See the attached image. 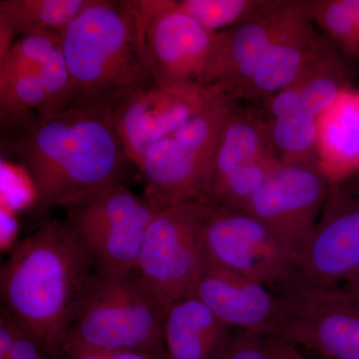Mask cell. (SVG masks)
Wrapping results in <instances>:
<instances>
[{
	"mask_svg": "<svg viewBox=\"0 0 359 359\" xmlns=\"http://www.w3.org/2000/svg\"><path fill=\"white\" fill-rule=\"evenodd\" d=\"M238 102L219 86L199 113L146 153L138 170L147 199L160 208L208 202L222 133Z\"/></svg>",
	"mask_w": 359,
	"mask_h": 359,
	"instance_id": "4",
	"label": "cell"
},
{
	"mask_svg": "<svg viewBox=\"0 0 359 359\" xmlns=\"http://www.w3.org/2000/svg\"><path fill=\"white\" fill-rule=\"evenodd\" d=\"M264 337L252 332L235 330L224 359H264Z\"/></svg>",
	"mask_w": 359,
	"mask_h": 359,
	"instance_id": "30",
	"label": "cell"
},
{
	"mask_svg": "<svg viewBox=\"0 0 359 359\" xmlns=\"http://www.w3.org/2000/svg\"><path fill=\"white\" fill-rule=\"evenodd\" d=\"M314 26L309 0H289L256 73L233 97L262 103L294 84L316 46Z\"/></svg>",
	"mask_w": 359,
	"mask_h": 359,
	"instance_id": "14",
	"label": "cell"
},
{
	"mask_svg": "<svg viewBox=\"0 0 359 359\" xmlns=\"http://www.w3.org/2000/svg\"><path fill=\"white\" fill-rule=\"evenodd\" d=\"M299 347L276 337H264V359H302Z\"/></svg>",
	"mask_w": 359,
	"mask_h": 359,
	"instance_id": "31",
	"label": "cell"
},
{
	"mask_svg": "<svg viewBox=\"0 0 359 359\" xmlns=\"http://www.w3.org/2000/svg\"><path fill=\"white\" fill-rule=\"evenodd\" d=\"M194 295L233 330L263 337L280 335L282 308L268 285L208 266Z\"/></svg>",
	"mask_w": 359,
	"mask_h": 359,
	"instance_id": "16",
	"label": "cell"
},
{
	"mask_svg": "<svg viewBox=\"0 0 359 359\" xmlns=\"http://www.w3.org/2000/svg\"><path fill=\"white\" fill-rule=\"evenodd\" d=\"M61 44V37L52 34L22 35L0 58V81L40 73L47 60Z\"/></svg>",
	"mask_w": 359,
	"mask_h": 359,
	"instance_id": "26",
	"label": "cell"
},
{
	"mask_svg": "<svg viewBox=\"0 0 359 359\" xmlns=\"http://www.w3.org/2000/svg\"><path fill=\"white\" fill-rule=\"evenodd\" d=\"M287 4L289 0H268L247 20L216 33L199 83L218 85L233 97L256 73Z\"/></svg>",
	"mask_w": 359,
	"mask_h": 359,
	"instance_id": "15",
	"label": "cell"
},
{
	"mask_svg": "<svg viewBox=\"0 0 359 359\" xmlns=\"http://www.w3.org/2000/svg\"><path fill=\"white\" fill-rule=\"evenodd\" d=\"M268 123L271 144L280 162L321 165L320 118L297 113Z\"/></svg>",
	"mask_w": 359,
	"mask_h": 359,
	"instance_id": "22",
	"label": "cell"
},
{
	"mask_svg": "<svg viewBox=\"0 0 359 359\" xmlns=\"http://www.w3.org/2000/svg\"><path fill=\"white\" fill-rule=\"evenodd\" d=\"M332 180L320 164L282 163L245 212L266 224L302 257L313 237Z\"/></svg>",
	"mask_w": 359,
	"mask_h": 359,
	"instance_id": "11",
	"label": "cell"
},
{
	"mask_svg": "<svg viewBox=\"0 0 359 359\" xmlns=\"http://www.w3.org/2000/svg\"><path fill=\"white\" fill-rule=\"evenodd\" d=\"M235 330L196 295L180 299L167 309L163 323L168 358L219 359Z\"/></svg>",
	"mask_w": 359,
	"mask_h": 359,
	"instance_id": "18",
	"label": "cell"
},
{
	"mask_svg": "<svg viewBox=\"0 0 359 359\" xmlns=\"http://www.w3.org/2000/svg\"><path fill=\"white\" fill-rule=\"evenodd\" d=\"M63 353L69 359H111V353L76 341H66Z\"/></svg>",
	"mask_w": 359,
	"mask_h": 359,
	"instance_id": "32",
	"label": "cell"
},
{
	"mask_svg": "<svg viewBox=\"0 0 359 359\" xmlns=\"http://www.w3.org/2000/svg\"><path fill=\"white\" fill-rule=\"evenodd\" d=\"M41 78L48 97V115L67 109L72 96L73 83L62 43L47 60L41 71Z\"/></svg>",
	"mask_w": 359,
	"mask_h": 359,
	"instance_id": "28",
	"label": "cell"
},
{
	"mask_svg": "<svg viewBox=\"0 0 359 359\" xmlns=\"http://www.w3.org/2000/svg\"><path fill=\"white\" fill-rule=\"evenodd\" d=\"M202 240L208 266L269 287L299 273V252L248 212L205 202Z\"/></svg>",
	"mask_w": 359,
	"mask_h": 359,
	"instance_id": "9",
	"label": "cell"
},
{
	"mask_svg": "<svg viewBox=\"0 0 359 359\" xmlns=\"http://www.w3.org/2000/svg\"><path fill=\"white\" fill-rule=\"evenodd\" d=\"M302 359H309V358H306V356H304V358H302Z\"/></svg>",
	"mask_w": 359,
	"mask_h": 359,
	"instance_id": "38",
	"label": "cell"
},
{
	"mask_svg": "<svg viewBox=\"0 0 359 359\" xmlns=\"http://www.w3.org/2000/svg\"><path fill=\"white\" fill-rule=\"evenodd\" d=\"M44 349L4 306L0 309V359H46Z\"/></svg>",
	"mask_w": 359,
	"mask_h": 359,
	"instance_id": "29",
	"label": "cell"
},
{
	"mask_svg": "<svg viewBox=\"0 0 359 359\" xmlns=\"http://www.w3.org/2000/svg\"><path fill=\"white\" fill-rule=\"evenodd\" d=\"M314 25L342 55L359 65V23L346 0H309Z\"/></svg>",
	"mask_w": 359,
	"mask_h": 359,
	"instance_id": "24",
	"label": "cell"
},
{
	"mask_svg": "<svg viewBox=\"0 0 359 359\" xmlns=\"http://www.w3.org/2000/svg\"><path fill=\"white\" fill-rule=\"evenodd\" d=\"M166 311L136 273L112 276L94 271L66 341L108 353L144 351L167 355L163 337Z\"/></svg>",
	"mask_w": 359,
	"mask_h": 359,
	"instance_id": "5",
	"label": "cell"
},
{
	"mask_svg": "<svg viewBox=\"0 0 359 359\" xmlns=\"http://www.w3.org/2000/svg\"><path fill=\"white\" fill-rule=\"evenodd\" d=\"M94 271L88 252L65 222H45L2 264V306L45 353L58 355Z\"/></svg>",
	"mask_w": 359,
	"mask_h": 359,
	"instance_id": "2",
	"label": "cell"
},
{
	"mask_svg": "<svg viewBox=\"0 0 359 359\" xmlns=\"http://www.w3.org/2000/svg\"><path fill=\"white\" fill-rule=\"evenodd\" d=\"M268 0H177V4L208 32L218 33L247 20Z\"/></svg>",
	"mask_w": 359,
	"mask_h": 359,
	"instance_id": "25",
	"label": "cell"
},
{
	"mask_svg": "<svg viewBox=\"0 0 359 359\" xmlns=\"http://www.w3.org/2000/svg\"><path fill=\"white\" fill-rule=\"evenodd\" d=\"M282 162L276 154L264 156L254 162L238 167L224 178L212 184L208 202L245 212L255 195L273 176Z\"/></svg>",
	"mask_w": 359,
	"mask_h": 359,
	"instance_id": "23",
	"label": "cell"
},
{
	"mask_svg": "<svg viewBox=\"0 0 359 359\" xmlns=\"http://www.w3.org/2000/svg\"><path fill=\"white\" fill-rule=\"evenodd\" d=\"M358 266L359 189L346 180H335L302 252L297 276L311 283L339 285Z\"/></svg>",
	"mask_w": 359,
	"mask_h": 359,
	"instance_id": "13",
	"label": "cell"
},
{
	"mask_svg": "<svg viewBox=\"0 0 359 359\" xmlns=\"http://www.w3.org/2000/svg\"><path fill=\"white\" fill-rule=\"evenodd\" d=\"M0 150L25 170L42 209L124 184L131 165L112 115L96 109L0 115Z\"/></svg>",
	"mask_w": 359,
	"mask_h": 359,
	"instance_id": "1",
	"label": "cell"
},
{
	"mask_svg": "<svg viewBox=\"0 0 359 359\" xmlns=\"http://www.w3.org/2000/svg\"><path fill=\"white\" fill-rule=\"evenodd\" d=\"M91 0H0V58L22 35L62 37Z\"/></svg>",
	"mask_w": 359,
	"mask_h": 359,
	"instance_id": "19",
	"label": "cell"
},
{
	"mask_svg": "<svg viewBox=\"0 0 359 359\" xmlns=\"http://www.w3.org/2000/svg\"><path fill=\"white\" fill-rule=\"evenodd\" d=\"M340 285L347 292L359 299V266Z\"/></svg>",
	"mask_w": 359,
	"mask_h": 359,
	"instance_id": "34",
	"label": "cell"
},
{
	"mask_svg": "<svg viewBox=\"0 0 359 359\" xmlns=\"http://www.w3.org/2000/svg\"><path fill=\"white\" fill-rule=\"evenodd\" d=\"M205 202L161 209L149 224L135 273L169 308L195 294L208 266L202 240Z\"/></svg>",
	"mask_w": 359,
	"mask_h": 359,
	"instance_id": "7",
	"label": "cell"
},
{
	"mask_svg": "<svg viewBox=\"0 0 359 359\" xmlns=\"http://www.w3.org/2000/svg\"><path fill=\"white\" fill-rule=\"evenodd\" d=\"M271 289L282 308L278 337L325 359H359L358 297L297 275Z\"/></svg>",
	"mask_w": 359,
	"mask_h": 359,
	"instance_id": "8",
	"label": "cell"
},
{
	"mask_svg": "<svg viewBox=\"0 0 359 359\" xmlns=\"http://www.w3.org/2000/svg\"><path fill=\"white\" fill-rule=\"evenodd\" d=\"M224 353H226V351H224ZM224 353L223 355H222L221 358H219V359H224Z\"/></svg>",
	"mask_w": 359,
	"mask_h": 359,
	"instance_id": "37",
	"label": "cell"
},
{
	"mask_svg": "<svg viewBox=\"0 0 359 359\" xmlns=\"http://www.w3.org/2000/svg\"><path fill=\"white\" fill-rule=\"evenodd\" d=\"M320 152L323 163H334L337 179L359 171V92L349 90L320 117Z\"/></svg>",
	"mask_w": 359,
	"mask_h": 359,
	"instance_id": "21",
	"label": "cell"
},
{
	"mask_svg": "<svg viewBox=\"0 0 359 359\" xmlns=\"http://www.w3.org/2000/svg\"><path fill=\"white\" fill-rule=\"evenodd\" d=\"M61 43L73 83L68 108L113 115L155 85L143 22L132 0H91L66 28Z\"/></svg>",
	"mask_w": 359,
	"mask_h": 359,
	"instance_id": "3",
	"label": "cell"
},
{
	"mask_svg": "<svg viewBox=\"0 0 359 359\" xmlns=\"http://www.w3.org/2000/svg\"><path fill=\"white\" fill-rule=\"evenodd\" d=\"M347 58L325 35L316 46L294 83L264 101L266 119L306 113L320 118L351 90L353 74Z\"/></svg>",
	"mask_w": 359,
	"mask_h": 359,
	"instance_id": "17",
	"label": "cell"
},
{
	"mask_svg": "<svg viewBox=\"0 0 359 359\" xmlns=\"http://www.w3.org/2000/svg\"><path fill=\"white\" fill-rule=\"evenodd\" d=\"M140 14L145 56L155 85L199 83L216 33L208 32L177 0H132Z\"/></svg>",
	"mask_w": 359,
	"mask_h": 359,
	"instance_id": "10",
	"label": "cell"
},
{
	"mask_svg": "<svg viewBox=\"0 0 359 359\" xmlns=\"http://www.w3.org/2000/svg\"><path fill=\"white\" fill-rule=\"evenodd\" d=\"M111 359H169L168 355L144 351H119L111 353Z\"/></svg>",
	"mask_w": 359,
	"mask_h": 359,
	"instance_id": "33",
	"label": "cell"
},
{
	"mask_svg": "<svg viewBox=\"0 0 359 359\" xmlns=\"http://www.w3.org/2000/svg\"><path fill=\"white\" fill-rule=\"evenodd\" d=\"M347 6L353 11L359 23V0H346Z\"/></svg>",
	"mask_w": 359,
	"mask_h": 359,
	"instance_id": "35",
	"label": "cell"
},
{
	"mask_svg": "<svg viewBox=\"0 0 359 359\" xmlns=\"http://www.w3.org/2000/svg\"><path fill=\"white\" fill-rule=\"evenodd\" d=\"M218 85H154L127 101L113 121L127 157L137 168L158 141L199 113L218 91Z\"/></svg>",
	"mask_w": 359,
	"mask_h": 359,
	"instance_id": "12",
	"label": "cell"
},
{
	"mask_svg": "<svg viewBox=\"0 0 359 359\" xmlns=\"http://www.w3.org/2000/svg\"><path fill=\"white\" fill-rule=\"evenodd\" d=\"M344 178H346L351 185L359 189V171L355 172V173L347 175Z\"/></svg>",
	"mask_w": 359,
	"mask_h": 359,
	"instance_id": "36",
	"label": "cell"
},
{
	"mask_svg": "<svg viewBox=\"0 0 359 359\" xmlns=\"http://www.w3.org/2000/svg\"><path fill=\"white\" fill-rule=\"evenodd\" d=\"M271 154L276 153L264 113L238 102L222 133L212 184L238 167Z\"/></svg>",
	"mask_w": 359,
	"mask_h": 359,
	"instance_id": "20",
	"label": "cell"
},
{
	"mask_svg": "<svg viewBox=\"0 0 359 359\" xmlns=\"http://www.w3.org/2000/svg\"><path fill=\"white\" fill-rule=\"evenodd\" d=\"M163 208L116 184L66 208L65 224L87 250L96 273H134L151 221Z\"/></svg>",
	"mask_w": 359,
	"mask_h": 359,
	"instance_id": "6",
	"label": "cell"
},
{
	"mask_svg": "<svg viewBox=\"0 0 359 359\" xmlns=\"http://www.w3.org/2000/svg\"><path fill=\"white\" fill-rule=\"evenodd\" d=\"M18 113L48 115V97L41 72L0 81V115Z\"/></svg>",
	"mask_w": 359,
	"mask_h": 359,
	"instance_id": "27",
	"label": "cell"
}]
</instances>
